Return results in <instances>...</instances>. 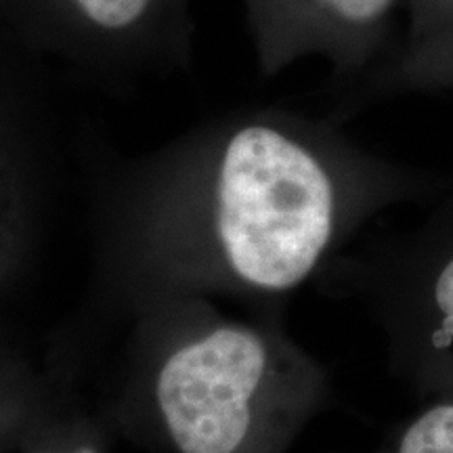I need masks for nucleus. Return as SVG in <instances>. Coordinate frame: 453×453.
<instances>
[{"label": "nucleus", "mask_w": 453, "mask_h": 453, "mask_svg": "<svg viewBox=\"0 0 453 453\" xmlns=\"http://www.w3.org/2000/svg\"><path fill=\"white\" fill-rule=\"evenodd\" d=\"M405 95H453V44L405 70L344 90L332 116L344 122L367 105Z\"/></svg>", "instance_id": "obj_9"}, {"label": "nucleus", "mask_w": 453, "mask_h": 453, "mask_svg": "<svg viewBox=\"0 0 453 453\" xmlns=\"http://www.w3.org/2000/svg\"><path fill=\"white\" fill-rule=\"evenodd\" d=\"M57 70L0 30V303L36 263L64 133Z\"/></svg>", "instance_id": "obj_5"}, {"label": "nucleus", "mask_w": 453, "mask_h": 453, "mask_svg": "<svg viewBox=\"0 0 453 453\" xmlns=\"http://www.w3.org/2000/svg\"><path fill=\"white\" fill-rule=\"evenodd\" d=\"M194 0H0V30L105 93L189 72Z\"/></svg>", "instance_id": "obj_4"}, {"label": "nucleus", "mask_w": 453, "mask_h": 453, "mask_svg": "<svg viewBox=\"0 0 453 453\" xmlns=\"http://www.w3.org/2000/svg\"><path fill=\"white\" fill-rule=\"evenodd\" d=\"M405 0H243L257 70L280 76L298 61L324 59L340 93L364 81L395 49Z\"/></svg>", "instance_id": "obj_6"}, {"label": "nucleus", "mask_w": 453, "mask_h": 453, "mask_svg": "<svg viewBox=\"0 0 453 453\" xmlns=\"http://www.w3.org/2000/svg\"><path fill=\"white\" fill-rule=\"evenodd\" d=\"M451 179L367 150L332 116L235 107L145 154L90 164L99 307L130 317L180 296L275 307L372 219Z\"/></svg>", "instance_id": "obj_1"}, {"label": "nucleus", "mask_w": 453, "mask_h": 453, "mask_svg": "<svg viewBox=\"0 0 453 453\" xmlns=\"http://www.w3.org/2000/svg\"><path fill=\"white\" fill-rule=\"evenodd\" d=\"M403 13L405 32L401 41L380 65L357 84L405 70L453 44V0H405Z\"/></svg>", "instance_id": "obj_10"}, {"label": "nucleus", "mask_w": 453, "mask_h": 453, "mask_svg": "<svg viewBox=\"0 0 453 453\" xmlns=\"http://www.w3.org/2000/svg\"><path fill=\"white\" fill-rule=\"evenodd\" d=\"M321 277L370 309L390 370L422 399L453 395V179L411 229L338 257Z\"/></svg>", "instance_id": "obj_3"}, {"label": "nucleus", "mask_w": 453, "mask_h": 453, "mask_svg": "<svg viewBox=\"0 0 453 453\" xmlns=\"http://www.w3.org/2000/svg\"><path fill=\"white\" fill-rule=\"evenodd\" d=\"M128 324L99 405L118 439L150 453H288L330 403V373L280 313L240 319L180 296Z\"/></svg>", "instance_id": "obj_2"}, {"label": "nucleus", "mask_w": 453, "mask_h": 453, "mask_svg": "<svg viewBox=\"0 0 453 453\" xmlns=\"http://www.w3.org/2000/svg\"><path fill=\"white\" fill-rule=\"evenodd\" d=\"M113 439L118 437L101 405L90 407L65 370L49 403L7 453H110Z\"/></svg>", "instance_id": "obj_7"}, {"label": "nucleus", "mask_w": 453, "mask_h": 453, "mask_svg": "<svg viewBox=\"0 0 453 453\" xmlns=\"http://www.w3.org/2000/svg\"><path fill=\"white\" fill-rule=\"evenodd\" d=\"M426 401L372 453H453V395Z\"/></svg>", "instance_id": "obj_11"}, {"label": "nucleus", "mask_w": 453, "mask_h": 453, "mask_svg": "<svg viewBox=\"0 0 453 453\" xmlns=\"http://www.w3.org/2000/svg\"><path fill=\"white\" fill-rule=\"evenodd\" d=\"M65 367L38 364L19 342L0 330V453H7L36 413L49 403Z\"/></svg>", "instance_id": "obj_8"}]
</instances>
